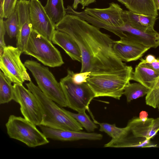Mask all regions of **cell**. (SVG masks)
Here are the masks:
<instances>
[{
	"instance_id": "obj_1",
	"label": "cell",
	"mask_w": 159,
	"mask_h": 159,
	"mask_svg": "<svg viewBox=\"0 0 159 159\" xmlns=\"http://www.w3.org/2000/svg\"><path fill=\"white\" fill-rule=\"evenodd\" d=\"M55 28L68 34L78 44L81 54L80 72H90V75L110 73L127 66L115 53L114 40L79 16L67 14Z\"/></svg>"
},
{
	"instance_id": "obj_2",
	"label": "cell",
	"mask_w": 159,
	"mask_h": 159,
	"mask_svg": "<svg viewBox=\"0 0 159 159\" xmlns=\"http://www.w3.org/2000/svg\"><path fill=\"white\" fill-rule=\"evenodd\" d=\"M26 85L34 95L39 104L43 115L41 125L63 130H83L82 125L66 110L47 97L31 80Z\"/></svg>"
},
{
	"instance_id": "obj_3",
	"label": "cell",
	"mask_w": 159,
	"mask_h": 159,
	"mask_svg": "<svg viewBox=\"0 0 159 159\" xmlns=\"http://www.w3.org/2000/svg\"><path fill=\"white\" fill-rule=\"evenodd\" d=\"M131 66L112 73L90 75L87 83L95 98L108 97L120 100L130 82L133 72Z\"/></svg>"
},
{
	"instance_id": "obj_4",
	"label": "cell",
	"mask_w": 159,
	"mask_h": 159,
	"mask_svg": "<svg viewBox=\"0 0 159 159\" xmlns=\"http://www.w3.org/2000/svg\"><path fill=\"white\" fill-rule=\"evenodd\" d=\"M31 72L38 86L48 98L61 107H67L64 93L58 82L48 68L38 62L28 60L24 63Z\"/></svg>"
},
{
	"instance_id": "obj_5",
	"label": "cell",
	"mask_w": 159,
	"mask_h": 159,
	"mask_svg": "<svg viewBox=\"0 0 159 159\" xmlns=\"http://www.w3.org/2000/svg\"><path fill=\"white\" fill-rule=\"evenodd\" d=\"M5 126L10 138L19 141L28 147L35 148L49 143L36 126L24 117L11 115Z\"/></svg>"
},
{
	"instance_id": "obj_6",
	"label": "cell",
	"mask_w": 159,
	"mask_h": 159,
	"mask_svg": "<svg viewBox=\"0 0 159 159\" xmlns=\"http://www.w3.org/2000/svg\"><path fill=\"white\" fill-rule=\"evenodd\" d=\"M52 42L32 29L24 53L34 57L45 66H60L64 62L60 52Z\"/></svg>"
},
{
	"instance_id": "obj_7",
	"label": "cell",
	"mask_w": 159,
	"mask_h": 159,
	"mask_svg": "<svg viewBox=\"0 0 159 159\" xmlns=\"http://www.w3.org/2000/svg\"><path fill=\"white\" fill-rule=\"evenodd\" d=\"M74 72L68 69L67 75L61 78L60 83L64 93L67 107L78 112H90L89 105L95 98V94L87 82L77 84L72 80Z\"/></svg>"
},
{
	"instance_id": "obj_8",
	"label": "cell",
	"mask_w": 159,
	"mask_h": 159,
	"mask_svg": "<svg viewBox=\"0 0 159 159\" xmlns=\"http://www.w3.org/2000/svg\"><path fill=\"white\" fill-rule=\"evenodd\" d=\"M22 52L17 47L6 46L0 54L1 70L13 83L23 84L31 80L26 68L21 61Z\"/></svg>"
},
{
	"instance_id": "obj_9",
	"label": "cell",
	"mask_w": 159,
	"mask_h": 159,
	"mask_svg": "<svg viewBox=\"0 0 159 159\" xmlns=\"http://www.w3.org/2000/svg\"><path fill=\"white\" fill-rule=\"evenodd\" d=\"M13 100L18 103L24 117L36 126L41 125L43 115L34 95L23 84L14 83Z\"/></svg>"
},
{
	"instance_id": "obj_10",
	"label": "cell",
	"mask_w": 159,
	"mask_h": 159,
	"mask_svg": "<svg viewBox=\"0 0 159 159\" xmlns=\"http://www.w3.org/2000/svg\"><path fill=\"white\" fill-rule=\"evenodd\" d=\"M107 30L116 35L120 40L138 44L150 48L159 46V33L154 29L143 31L125 23L122 26H109Z\"/></svg>"
},
{
	"instance_id": "obj_11",
	"label": "cell",
	"mask_w": 159,
	"mask_h": 159,
	"mask_svg": "<svg viewBox=\"0 0 159 159\" xmlns=\"http://www.w3.org/2000/svg\"><path fill=\"white\" fill-rule=\"evenodd\" d=\"M30 15L32 29L52 41L56 30V25L39 0H30Z\"/></svg>"
},
{
	"instance_id": "obj_12",
	"label": "cell",
	"mask_w": 159,
	"mask_h": 159,
	"mask_svg": "<svg viewBox=\"0 0 159 159\" xmlns=\"http://www.w3.org/2000/svg\"><path fill=\"white\" fill-rule=\"evenodd\" d=\"M30 0H18L15 8L19 20L16 45L22 53L25 50L32 30L30 15Z\"/></svg>"
},
{
	"instance_id": "obj_13",
	"label": "cell",
	"mask_w": 159,
	"mask_h": 159,
	"mask_svg": "<svg viewBox=\"0 0 159 159\" xmlns=\"http://www.w3.org/2000/svg\"><path fill=\"white\" fill-rule=\"evenodd\" d=\"M42 132L48 139L62 141H72L80 140H101V134L81 131H75L54 129L43 125L39 126Z\"/></svg>"
},
{
	"instance_id": "obj_14",
	"label": "cell",
	"mask_w": 159,
	"mask_h": 159,
	"mask_svg": "<svg viewBox=\"0 0 159 159\" xmlns=\"http://www.w3.org/2000/svg\"><path fill=\"white\" fill-rule=\"evenodd\" d=\"M123 10L117 3L112 2L105 8H86L87 14L107 25L119 27L125 24L122 16Z\"/></svg>"
},
{
	"instance_id": "obj_15",
	"label": "cell",
	"mask_w": 159,
	"mask_h": 159,
	"mask_svg": "<svg viewBox=\"0 0 159 159\" xmlns=\"http://www.w3.org/2000/svg\"><path fill=\"white\" fill-rule=\"evenodd\" d=\"M113 49L117 57L127 62L135 61L143 56L149 49L133 43L119 40L114 41Z\"/></svg>"
},
{
	"instance_id": "obj_16",
	"label": "cell",
	"mask_w": 159,
	"mask_h": 159,
	"mask_svg": "<svg viewBox=\"0 0 159 159\" xmlns=\"http://www.w3.org/2000/svg\"><path fill=\"white\" fill-rule=\"evenodd\" d=\"M124 132L118 138L111 139L105 144V148H145L157 147L156 145L152 144L150 140L137 138L129 130L127 126Z\"/></svg>"
},
{
	"instance_id": "obj_17",
	"label": "cell",
	"mask_w": 159,
	"mask_h": 159,
	"mask_svg": "<svg viewBox=\"0 0 159 159\" xmlns=\"http://www.w3.org/2000/svg\"><path fill=\"white\" fill-rule=\"evenodd\" d=\"M52 41L63 49L72 60L81 62L80 48L77 42L68 34L56 30Z\"/></svg>"
},
{
	"instance_id": "obj_18",
	"label": "cell",
	"mask_w": 159,
	"mask_h": 159,
	"mask_svg": "<svg viewBox=\"0 0 159 159\" xmlns=\"http://www.w3.org/2000/svg\"><path fill=\"white\" fill-rule=\"evenodd\" d=\"M122 16L125 23L143 31L154 30L157 17L137 13L130 10H123Z\"/></svg>"
},
{
	"instance_id": "obj_19",
	"label": "cell",
	"mask_w": 159,
	"mask_h": 159,
	"mask_svg": "<svg viewBox=\"0 0 159 159\" xmlns=\"http://www.w3.org/2000/svg\"><path fill=\"white\" fill-rule=\"evenodd\" d=\"M159 76V72L145 66L138 64L133 71L131 80L136 81L151 89Z\"/></svg>"
},
{
	"instance_id": "obj_20",
	"label": "cell",
	"mask_w": 159,
	"mask_h": 159,
	"mask_svg": "<svg viewBox=\"0 0 159 159\" xmlns=\"http://www.w3.org/2000/svg\"><path fill=\"white\" fill-rule=\"evenodd\" d=\"M126 7L134 12L157 17L158 15L154 0H126Z\"/></svg>"
},
{
	"instance_id": "obj_21",
	"label": "cell",
	"mask_w": 159,
	"mask_h": 159,
	"mask_svg": "<svg viewBox=\"0 0 159 159\" xmlns=\"http://www.w3.org/2000/svg\"><path fill=\"white\" fill-rule=\"evenodd\" d=\"M153 119L148 118L146 121L143 122L139 117H134L129 120L126 126L135 137L149 140L148 134Z\"/></svg>"
},
{
	"instance_id": "obj_22",
	"label": "cell",
	"mask_w": 159,
	"mask_h": 159,
	"mask_svg": "<svg viewBox=\"0 0 159 159\" xmlns=\"http://www.w3.org/2000/svg\"><path fill=\"white\" fill-rule=\"evenodd\" d=\"M44 8L52 22L56 25L67 14L63 0H47Z\"/></svg>"
},
{
	"instance_id": "obj_23",
	"label": "cell",
	"mask_w": 159,
	"mask_h": 159,
	"mask_svg": "<svg viewBox=\"0 0 159 159\" xmlns=\"http://www.w3.org/2000/svg\"><path fill=\"white\" fill-rule=\"evenodd\" d=\"M12 82L1 70L0 72V104L8 103L14 98Z\"/></svg>"
},
{
	"instance_id": "obj_24",
	"label": "cell",
	"mask_w": 159,
	"mask_h": 159,
	"mask_svg": "<svg viewBox=\"0 0 159 159\" xmlns=\"http://www.w3.org/2000/svg\"><path fill=\"white\" fill-rule=\"evenodd\" d=\"M150 89L138 83H130L125 87L123 95L126 97L128 102L146 95Z\"/></svg>"
},
{
	"instance_id": "obj_25",
	"label": "cell",
	"mask_w": 159,
	"mask_h": 159,
	"mask_svg": "<svg viewBox=\"0 0 159 159\" xmlns=\"http://www.w3.org/2000/svg\"><path fill=\"white\" fill-rule=\"evenodd\" d=\"M66 111L75 119L88 132H94L98 128L96 124L91 120L85 111L75 113L66 110Z\"/></svg>"
},
{
	"instance_id": "obj_26",
	"label": "cell",
	"mask_w": 159,
	"mask_h": 159,
	"mask_svg": "<svg viewBox=\"0 0 159 159\" xmlns=\"http://www.w3.org/2000/svg\"><path fill=\"white\" fill-rule=\"evenodd\" d=\"M6 32L10 38L16 37L18 31L19 20L16 10L7 19L4 20Z\"/></svg>"
},
{
	"instance_id": "obj_27",
	"label": "cell",
	"mask_w": 159,
	"mask_h": 159,
	"mask_svg": "<svg viewBox=\"0 0 159 159\" xmlns=\"http://www.w3.org/2000/svg\"><path fill=\"white\" fill-rule=\"evenodd\" d=\"M146 104L153 108L159 105V76L153 88L150 89L145 97Z\"/></svg>"
},
{
	"instance_id": "obj_28",
	"label": "cell",
	"mask_w": 159,
	"mask_h": 159,
	"mask_svg": "<svg viewBox=\"0 0 159 159\" xmlns=\"http://www.w3.org/2000/svg\"><path fill=\"white\" fill-rule=\"evenodd\" d=\"M100 126L99 130L106 133L112 139H116L119 137L125 130V127L121 128L116 126L115 124H111L106 123H98Z\"/></svg>"
},
{
	"instance_id": "obj_29",
	"label": "cell",
	"mask_w": 159,
	"mask_h": 159,
	"mask_svg": "<svg viewBox=\"0 0 159 159\" xmlns=\"http://www.w3.org/2000/svg\"><path fill=\"white\" fill-rule=\"evenodd\" d=\"M17 0H4L3 18H7L15 11Z\"/></svg>"
},
{
	"instance_id": "obj_30",
	"label": "cell",
	"mask_w": 159,
	"mask_h": 159,
	"mask_svg": "<svg viewBox=\"0 0 159 159\" xmlns=\"http://www.w3.org/2000/svg\"><path fill=\"white\" fill-rule=\"evenodd\" d=\"M90 72L73 73L72 76L73 82L77 84H81L87 82V79L91 75Z\"/></svg>"
},
{
	"instance_id": "obj_31",
	"label": "cell",
	"mask_w": 159,
	"mask_h": 159,
	"mask_svg": "<svg viewBox=\"0 0 159 159\" xmlns=\"http://www.w3.org/2000/svg\"><path fill=\"white\" fill-rule=\"evenodd\" d=\"M6 32L4 23L3 18L0 17V54L6 46L4 40V36Z\"/></svg>"
},
{
	"instance_id": "obj_32",
	"label": "cell",
	"mask_w": 159,
	"mask_h": 159,
	"mask_svg": "<svg viewBox=\"0 0 159 159\" xmlns=\"http://www.w3.org/2000/svg\"><path fill=\"white\" fill-rule=\"evenodd\" d=\"M159 131V117L153 119L148 136V139L153 138Z\"/></svg>"
},
{
	"instance_id": "obj_33",
	"label": "cell",
	"mask_w": 159,
	"mask_h": 159,
	"mask_svg": "<svg viewBox=\"0 0 159 159\" xmlns=\"http://www.w3.org/2000/svg\"><path fill=\"white\" fill-rule=\"evenodd\" d=\"M139 64L150 68L159 72V57L157 58L156 61L152 63H148L141 61Z\"/></svg>"
},
{
	"instance_id": "obj_34",
	"label": "cell",
	"mask_w": 159,
	"mask_h": 159,
	"mask_svg": "<svg viewBox=\"0 0 159 159\" xmlns=\"http://www.w3.org/2000/svg\"><path fill=\"white\" fill-rule=\"evenodd\" d=\"M157 58L155 56L152 54H148L147 55L144 59L140 58L141 61L148 63H152L155 62L156 61Z\"/></svg>"
},
{
	"instance_id": "obj_35",
	"label": "cell",
	"mask_w": 159,
	"mask_h": 159,
	"mask_svg": "<svg viewBox=\"0 0 159 159\" xmlns=\"http://www.w3.org/2000/svg\"><path fill=\"white\" fill-rule=\"evenodd\" d=\"M96 0H80V3L82 6V8L83 9L86 6H88L90 4L93 3L96 1Z\"/></svg>"
},
{
	"instance_id": "obj_36",
	"label": "cell",
	"mask_w": 159,
	"mask_h": 159,
	"mask_svg": "<svg viewBox=\"0 0 159 159\" xmlns=\"http://www.w3.org/2000/svg\"><path fill=\"white\" fill-rule=\"evenodd\" d=\"M148 112L146 111H142L139 113V118L142 121L145 122L148 119Z\"/></svg>"
},
{
	"instance_id": "obj_37",
	"label": "cell",
	"mask_w": 159,
	"mask_h": 159,
	"mask_svg": "<svg viewBox=\"0 0 159 159\" xmlns=\"http://www.w3.org/2000/svg\"><path fill=\"white\" fill-rule=\"evenodd\" d=\"M0 17L3 18V4L4 0H0Z\"/></svg>"
},
{
	"instance_id": "obj_38",
	"label": "cell",
	"mask_w": 159,
	"mask_h": 159,
	"mask_svg": "<svg viewBox=\"0 0 159 159\" xmlns=\"http://www.w3.org/2000/svg\"><path fill=\"white\" fill-rule=\"evenodd\" d=\"M74 2L72 5V8L76 10L78 7V5L80 3V0H74Z\"/></svg>"
},
{
	"instance_id": "obj_39",
	"label": "cell",
	"mask_w": 159,
	"mask_h": 159,
	"mask_svg": "<svg viewBox=\"0 0 159 159\" xmlns=\"http://www.w3.org/2000/svg\"><path fill=\"white\" fill-rule=\"evenodd\" d=\"M157 9L159 10V0H154Z\"/></svg>"
},
{
	"instance_id": "obj_40",
	"label": "cell",
	"mask_w": 159,
	"mask_h": 159,
	"mask_svg": "<svg viewBox=\"0 0 159 159\" xmlns=\"http://www.w3.org/2000/svg\"><path fill=\"white\" fill-rule=\"evenodd\" d=\"M119 2L124 4L125 6H126L127 3L126 0H117Z\"/></svg>"
},
{
	"instance_id": "obj_41",
	"label": "cell",
	"mask_w": 159,
	"mask_h": 159,
	"mask_svg": "<svg viewBox=\"0 0 159 159\" xmlns=\"http://www.w3.org/2000/svg\"><path fill=\"white\" fill-rule=\"evenodd\" d=\"M158 110L159 111V106H158Z\"/></svg>"
}]
</instances>
